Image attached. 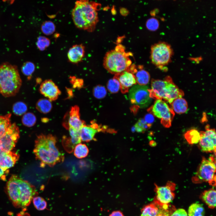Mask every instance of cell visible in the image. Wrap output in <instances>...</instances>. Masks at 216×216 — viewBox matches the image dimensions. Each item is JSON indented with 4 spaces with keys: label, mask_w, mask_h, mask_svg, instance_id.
<instances>
[{
    "label": "cell",
    "mask_w": 216,
    "mask_h": 216,
    "mask_svg": "<svg viewBox=\"0 0 216 216\" xmlns=\"http://www.w3.org/2000/svg\"><path fill=\"white\" fill-rule=\"evenodd\" d=\"M101 4L90 0H78L72 11V18L78 28L88 32H93L98 22V11Z\"/></svg>",
    "instance_id": "obj_1"
},
{
    "label": "cell",
    "mask_w": 216,
    "mask_h": 216,
    "mask_svg": "<svg viewBox=\"0 0 216 216\" xmlns=\"http://www.w3.org/2000/svg\"><path fill=\"white\" fill-rule=\"evenodd\" d=\"M57 142L56 137L51 134H41L37 136L33 152L36 158L40 162L41 167H52L64 160V154L56 146Z\"/></svg>",
    "instance_id": "obj_2"
},
{
    "label": "cell",
    "mask_w": 216,
    "mask_h": 216,
    "mask_svg": "<svg viewBox=\"0 0 216 216\" xmlns=\"http://www.w3.org/2000/svg\"><path fill=\"white\" fill-rule=\"evenodd\" d=\"M6 189L14 206L24 211L38 194L34 186L15 175H12L8 181Z\"/></svg>",
    "instance_id": "obj_3"
},
{
    "label": "cell",
    "mask_w": 216,
    "mask_h": 216,
    "mask_svg": "<svg viewBox=\"0 0 216 216\" xmlns=\"http://www.w3.org/2000/svg\"><path fill=\"white\" fill-rule=\"evenodd\" d=\"M117 43L114 49L106 53L103 60L105 68L115 75L128 70L132 64L130 57L133 56L132 52L126 51L124 46Z\"/></svg>",
    "instance_id": "obj_4"
},
{
    "label": "cell",
    "mask_w": 216,
    "mask_h": 216,
    "mask_svg": "<svg viewBox=\"0 0 216 216\" xmlns=\"http://www.w3.org/2000/svg\"><path fill=\"white\" fill-rule=\"evenodd\" d=\"M22 81L17 67L8 62L0 64V93L10 97L19 92Z\"/></svg>",
    "instance_id": "obj_5"
},
{
    "label": "cell",
    "mask_w": 216,
    "mask_h": 216,
    "mask_svg": "<svg viewBox=\"0 0 216 216\" xmlns=\"http://www.w3.org/2000/svg\"><path fill=\"white\" fill-rule=\"evenodd\" d=\"M151 87L148 90L151 98L163 99L170 104L176 99L184 95L183 92L175 84L170 76L163 80L152 79Z\"/></svg>",
    "instance_id": "obj_6"
},
{
    "label": "cell",
    "mask_w": 216,
    "mask_h": 216,
    "mask_svg": "<svg viewBox=\"0 0 216 216\" xmlns=\"http://www.w3.org/2000/svg\"><path fill=\"white\" fill-rule=\"evenodd\" d=\"M215 161L214 157L212 156L208 159L203 158L193 181L196 183L208 182L212 185L215 186Z\"/></svg>",
    "instance_id": "obj_7"
},
{
    "label": "cell",
    "mask_w": 216,
    "mask_h": 216,
    "mask_svg": "<svg viewBox=\"0 0 216 216\" xmlns=\"http://www.w3.org/2000/svg\"><path fill=\"white\" fill-rule=\"evenodd\" d=\"M172 53L170 46L167 44L161 42L155 44L151 48L152 62L159 68L162 67L170 62Z\"/></svg>",
    "instance_id": "obj_8"
},
{
    "label": "cell",
    "mask_w": 216,
    "mask_h": 216,
    "mask_svg": "<svg viewBox=\"0 0 216 216\" xmlns=\"http://www.w3.org/2000/svg\"><path fill=\"white\" fill-rule=\"evenodd\" d=\"M148 111L161 120V124L165 127L171 126L172 122L175 115L174 111L165 101L157 99Z\"/></svg>",
    "instance_id": "obj_9"
},
{
    "label": "cell",
    "mask_w": 216,
    "mask_h": 216,
    "mask_svg": "<svg viewBox=\"0 0 216 216\" xmlns=\"http://www.w3.org/2000/svg\"><path fill=\"white\" fill-rule=\"evenodd\" d=\"M148 89L145 85H134L129 91V97L131 103L138 107H147L152 101Z\"/></svg>",
    "instance_id": "obj_10"
},
{
    "label": "cell",
    "mask_w": 216,
    "mask_h": 216,
    "mask_svg": "<svg viewBox=\"0 0 216 216\" xmlns=\"http://www.w3.org/2000/svg\"><path fill=\"white\" fill-rule=\"evenodd\" d=\"M19 137V128L14 123L4 135L0 138V149L5 151H11L15 146Z\"/></svg>",
    "instance_id": "obj_11"
},
{
    "label": "cell",
    "mask_w": 216,
    "mask_h": 216,
    "mask_svg": "<svg viewBox=\"0 0 216 216\" xmlns=\"http://www.w3.org/2000/svg\"><path fill=\"white\" fill-rule=\"evenodd\" d=\"M199 141L200 147L201 151L206 152L216 151V136L214 129L210 128L208 125L206 127V131L200 132Z\"/></svg>",
    "instance_id": "obj_12"
},
{
    "label": "cell",
    "mask_w": 216,
    "mask_h": 216,
    "mask_svg": "<svg viewBox=\"0 0 216 216\" xmlns=\"http://www.w3.org/2000/svg\"><path fill=\"white\" fill-rule=\"evenodd\" d=\"M174 183L169 182L165 186H156V197L154 202L159 206L168 204L174 199L175 188Z\"/></svg>",
    "instance_id": "obj_13"
},
{
    "label": "cell",
    "mask_w": 216,
    "mask_h": 216,
    "mask_svg": "<svg viewBox=\"0 0 216 216\" xmlns=\"http://www.w3.org/2000/svg\"><path fill=\"white\" fill-rule=\"evenodd\" d=\"M68 120L65 118L63 123V126L67 129L69 127L80 131L82 128L86 125L84 121L80 118V108L77 105L72 106L70 109Z\"/></svg>",
    "instance_id": "obj_14"
},
{
    "label": "cell",
    "mask_w": 216,
    "mask_h": 216,
    "mask_svg": "<svg viewBox=\"0 0 216 216\" xmlns=\"http://www.w3.org/2000/svg\"><path fill=\"white\" fill-rule=\"evenodd\" d=\"M40 93L50 101L56 100L61 94V92L58 86L51 80L44 81L39 88Z\"/></svg>",
    "instance_id": "obj_15"
},
{
    "label": "cell",
    "mask_w": 216,
    "mask_h": 216,
    "mask_svg": "<svg viewBox=\"0 0 216 216\" xmlns=\"http://www.w3.org/2000/svg\"><path fill=\"white\" fill-rule=\"evenodd\" d=\"M70 136L63 137L62 145L65 150L69 153L72 152L75 146L81 142L80 131L69 127L68 130Z\"/></svg>",
    "instance_id": "obj_16"
},
{
    "label": "cell",
    "mask_w": 216,
    "mask_h": 216,
    "mask_svg": "<svg viewBox=\"0 0 216 216\" xmlns=\"http://www.w3.org/2000/svg\"><path fill=\"white\" fill-rule=\"evenodd\" d=\"M114 77L118 80L121 90L123 94L128 92L129 88L136 83L134 74L128 70L115 74Z\"/></svg>",
    "instance_id": "obj_17"
},
{
    "label": "cell",
    "mask_w": 216,
    "mask_h": 216,
    "mask_svg": "<svg viewBox=\"0 0 216 216\" xmlns=\"http://www.w3.org/2000/svg\"><path fill=\"white\" fill-rule=\"evenodd\" d=\"M19 158L17 153L0 149V166L5 171L14 166Z\"/></svg>",
    "instance_id": "obj_18"
},
{
    "label": "cell",
    "mask_w": 216,
    "mask_h": 216,
    "mask_svg": "<svg viewBox=\"0 0 216 216\" xmlns=\"http://www.w3.org/2000/svg\"><path fill=\"white\" fill-rule=\"evenodd\" d=\"M102 130V129L94 122H92L90 125H84L80 130V135L81 141L88 142L94 140L96 133Z\"/></svg>",
    "instance_id": "obj_19"
},
{
    "label": "cell",
    "mask_w": 216,
    "mask_h": 216,
    "mask_svg": "<svg viewBox=\"0 0 216 216\" xmlns=\"http://www.w3.org/2000/svg\"><path fill=\"white\" fill-rule=\"evenodd\" d=\"M85 52V47L82 44L74 45L68 51L67 54L68 59L72 63H78L84 58Z\"/></svg>",
    "instance_id": "obj_20"
},
{
    "label": "cell",
    "mask_w": 216,
    "mask_h": 216,
    "mask_svg": "<svg viewBox=\"0 0 216 216\" xmlns=\"http://www.w3.org/2000/svg\"><path fill=\"white\" fill-rule=\"evenodd\" d=\"M215 190L214 189L205 190L201 195L202 200L211 208H214L216 206Z\"/></svg>",
    "instance_id": "obj_21"
},
{
    "label": "cell",
    "mask_w": 216,
    "mask_h": 216,
    "mask_svg": "<svg viewBox=\"0 0 216 216\" xmlns=\"http://www.w3.org/2000/svg\"><path fill=\"white\" fill-rule=\"evenodd\" d=\"M170 104L173 111L178 114L185 113L188 109L187 102L182 98L176 99Z\"/></svg>",
    "instance_id": "obj_22"
},
{
    "label": "cell",
    "mask_w": 216,
    "mask_h": 216,
    "mask_svg": "<svg viewBox=\"0 0 216 216\" xmlns=\"http://www.w3.org/2000/svg\"><path fill=\"white\" fill-rule=\"evenodd\" d=\"M137 68L139 70H137L135 75L136 82L140 85H145L147 84L150 79L149 73L143 69L142 65H139Z\"/></svg>",
    "instance_id": "obj_23"
},
{
    "label": "cell",
    "mask_w": 216,
    "mask_h": 216,
    "mask_svg": "<svg viewBox=\"0 0 216 216\" xmlns=\"http://www.w3.org/2000/svg\"><path fill=\"white\" fill-rule=\"evenodd\" d=\"M36 109L39 112L44 114L49 112L52 108L51 101L48 99L42 98L39 99L36 105Z\"/></svg>",
    "instance_id": "obj_24"
},
{
    "label": "cell",
    "mask_w": 216,
    "mask_h": 216,
    "mask_svg": "<svg viewBox=\"0 0 216 216\" xmlns=\"http://www.w3.org/2000/svg\"><path fill=\"white\" fill-rule=\"evenodd\" d=\"M11 114L8 113L4 116H0V138L5 133L11 126Z\"/></svg>",
    "instance_id": "obj_25"
},
{
    "label": "cell",
    "mask_w": 216,
    "mask_h": 216,
    "mask_svg": "<svg viewBox=\"0 0 216 216\" xmlns=\"http://www.w3.org/2000/svg\"><path fill=\"white\" fill-rule=\"evenodd\" d=\"M205 214V209L200 204L197 203H193L188 208V216H204Z\"/></svg>",
    "instance_id": "obj_26"
},
{
    "label": "cell",
    "mask_w": 216,
    "mask_h": 216,
    "mask_svg": "<svg viewBox=\"0 0 216 216\" xmlns=\"http://www.w3.org/2000/svg\"><path fill=\"white\" fill-rule=\"evenodd\" d=\"M159 205L155 202L146 206L142 210L141 216H157Z\"/></svg>",
    "instance_id": "obj_27"
},
{
    "label": "cell",
    "mask_w": 216,
    "mask_h": 216,
    "mask_svg": "<svg viewBox=\"0 0 216 216\" xmlns=\"http://www.w3.org/2000/svg\"><path fill=\"white\" fill-rule=\"evenodd\" d=\"M184 136L187 141L191 144L198 143L200 139V132L194 129L188 131Z\"/></svg>",
    "instance_id": "obj_28"
},
{
    "label": "cell",
    "mask_w": 216,
    "mask_h": 216,
    "mask_svg": "<svg viewBox=\"0 0 216 216\" xmlns=\"http://www.w3.org/2000/svg\"><path fill=\"white\" fill-rule=\"evenodd\" d=\"M74 149V154L78 158H82L86 157L89 152V150L86 145L80 143L76 145Z\"/></svg>",
    "instance_id": "obj_29"
},
{
    "label": "cell",
    "mask_w": 216,
    "mask_h": 216,
    "mask_svg": "<svg viewBox=\"0 0 216 216\" xmlns=\"http://www.w3.org/2000/svg\"><path fill=\"white\" fill-rule=\"evenodd\" d=\"M41 29L44 34L49 35L54 32L56 30V26L52 22L50 21H46L42 24Z\"/></svg>",
    "instance_id": "obj_30"
},
{
    "label": "cell",
    "mask_w": 216,
    "mask_h": 216,
    "mask_svg": "<svg viewBox=\"0 0 216 216\" xmlns=\"http://www.w3.org/2000/svg\"><path fill=\"white\" fill-rule=\"evenodd\" d=\"M22 121L24 125L28 127H31L35 124L36 118L33 113L28 112L24 115L22 119Z\"/></svg>",
    "instance_id": "obj_31"
},
{
    "label": "cell",
    "mask_w": 216,
    "mask_h": 216,
    "mask_svg": "<svg viewBox=\"0 0 216 216\" xmlns=\"http://www.w3.org/2000/svg\"><path fill=\"white\" fill-rule=\"evenodd\" d=\"M120 85L118 79L114 77L108 82L107 87L108 91L112 93L117 92L120 88Z\"/></svg>",
    "instance_id": "obj_32"
},
{
    "label": "cell",
    "mask_w": 216,
    "mask_h": 216,
    "mask_svg": "<svg viewBox=\"0 0 216 216\" xmlns=\"http://www.w3.org/2000/svg\"><path fill=\"white\" fill-rule=\"evenodd\" d=\"M26 105L22 102H18L15 103L13 106V111L16 115L21 116L27 111Z\"/></svg>",
    "instance_id": "obj_33"
},
{
    "label": "cell",
    "mask_w": 216,
    "mask_h": 216,
    "mask_svg": "<svg viewBox=\"0 0 216 216\" xmlns=\"http://www.w3.org/2000/svg\"><path fill=\"white\" fill-rule=\"evenodd\" d=\"M50 41L47 38L43 36H40L38 38L36 45L40 51H44L50 45Z\"/></svg>",
    "instance_id": "obj_34"
},
{
    "label": "cell",
    "mask_w": 216,
    "mask_h": 216,
    "mask_svg": "<svg viewBox=\"0 0 216 216\" xmlns=\"http://www.w3.org/2000/svg\"><path fill=\"white\" fill-rule=\"evenodd\" d=\"M93 94L94 96L96 98L101 99L106 96V90L104 87L99 85L94 87Z\"/></svg>",
    "instance_id": "obj_35"
},
{
    "label": "cell",
    "mask_w": 216,
    "mask_h": 216,
    "mask_svg": "<svg viewBox=\"0 0 216 216\" xmlns=\"http://www.w3.org/2000/svg\"><path fill=\"white\" fill-rule=\"evenodd\" d=\"M32 200L34 206L38 210H42L46 208V202L42 197L36 196L33 198Z\"/></svg>",
    "instance_id": "obj_36"
},
{
    "label": "cell",
    "mask_w": 216,
    "mask_h": 216,
    "mask_svg": "<svg viewBox=\"0 0 216 216\" xmlns=\"http://www.w3.org/2000/svg\"><path fill=\"white\" fill-rule=\"evenodd\" d=\"M151 125L147 124L144 119L140 118L134 125V129L137 132H144L149 128Z\"/></svg>",
    "instance_id": "obj_37"
},
{
    "label": "cell",
    "mask_w": 216,
    "mask_h": 216,
    "mask_svg": "<svg viewBox=\"0 0 216 216\" xmlns=\"http://www.w3.org/2000/svg\"><path fill=\"white\" fill-rule=\"evenodd\" d=\"M35 69V66L34 63L28 62L25 63L23 64L21 68V70L24 75L29 76L34 72Z\"/></svg>",
    "instance_id": "obj_38"
},
{
    "label": "cell",
    "mask_w": 216,
    "mask_h": 216,
    "mask_svg": "<svg viewBox=\"0 0 216 216\" xmlns=\"http://www.w3.org/2000/svg\"><path fill=\"white\" fill-rule=\"evenodd\" d=\"M159 26L158 20L153 17L147 20L146 23L147 28L151 31H155L158 29Z\"/></svg>",
    "instance_id": "obj_39"
},
{
    "label": "cell",
    "mask_w": 216,
    "mask_h": 216,
    "mask_svg": "<svg viewBox=\"0 0 216 216\" xmlns=\"http://www.w3.org/2000/svg\"><path fill=\"white\" fill-rule=\"evenodd\" d=\"M168 204L159 206V210L157 216H171L173 211Z\"/></svg>",
    "instance_id": "obj_40"
},
{
    "label": "cell",
    "mask_w": 216,
    "mask_h": 216,
    "mask_svg": "<svg viewBox=\"0 0 216 216\" xmlns=\"http://www.w3.org/2000/svg\"><path fill=\"white\" fill-rule=\"evenodd\" d=\"M70 82L74 88L80 89L83 86L84 82L82 79L77 78L75 76H71L70 77Z\"/></svg>",
    "instance_id": "obj_41"
},
{
    "label": "cell",
    "mask_w": 216,
    "mask_h": 216,
    "mask_svg": "<svg viewBox=\"0 0 216 216\" xmlns=\"http://www.w3.org/2000/svg\"><path fill=\"white\" fill-rule=\"evenodd\" d=\"M171 216H188L185 210L182 208H179L173 212Z\"/></svg>",
    "instance_id": "obj_42"
},
{
    "label": "cell",
    "mask_w": 216,
    "mask_h": 216,
    "mask_svg": "<svg viewBox=\"0 0 216 216\" xmlns=\"http://www.w3.org/2000/svg\"><path fill=\"white\" fill-rule=\"evenodd\" d=\"M144 119L147 124L151 125L154 121V118L152 114L149 113L145 116Z\"/></svg>",
    "instance_id": "obj_43"
},
{
    "label": "cell",
    "mask_w": 216,
    "mask_h": 216,
    "mask_svg": "<svg viewBox=\"0 0 216 216\" xmlns=\"http://www.w3.org/2000/svg\"><path fill=\"white\" fill-rule=\"evenodd\" d=\"M109 216H124L122 213L120 211H117L112 212Z\"/></svg>",
    "instance_id": "obj_44"
},
{
    "label": "cell",
    "mask_w": 216,
    "mask_h": 216,
    "mask_svg": "<svg viewBox=\"0 0 216 216\" xmlns=\"http://www.w3.org/2000/svg\"><path fill=\"white\" fill-rule=\"evenodd\" d=\"M7 172V171H4L0 166V178L5 180L6 178L5 174Z\"/></svg>",
    "instance_id": "obj_45"
},
{
    "label": "cell",
    "mask_w": 216,
    "mask_h": 216,
    "mask_svg": "<svg viewBox=\"0 0 216 216\" xmlns=\"http://www.w3.org/2000/svg\"><path fill=\"white\" fill-rule=\"evenodd\" d=\"M120 13L122 15L126 16L128 14L129 12L127 9L122 8L120 10Z\"/></svg>",
    "instance_id": "obj_46"
},
{
    "label": "cell",
    "mask_w": 216,
    "mask_h": 216,
    "mask_svg": "<svg viewBox=\"0 0 216 216\" xmlns=\"http://www.w3.org/2000/svg\"><path fill=\"white\" fill-rule=\"evenodd\" d=\"M16 216H30L29 214L23 211L18 213Z\"/></svg>",
    "instance_id": "obj_47"
},
{
    "label": "cell",
    "mask_w": 216,
    "mask_h": 216,
    "mask_svg": "<svg viewBox=\"0 0 216 216\" xmlns=\"http://www.w3.org/2000/svg\"><path fill=\"white\" fill-rule=\"evenodd\" d=\"M3 2H6L7 1L8 2H9V3L10 4H13L15 0H2Z\"/></svg>",
    "instance_id": "obj_48"
},
{
    "label": "cell",
    "mask_w": 216,
    "mask_h": 216,
    "mask_svg": "<svg viewBox=\"0 0 216 216\" xmlns=\"http://www.w3.org/2000/svg\"><path fill=\"white\" fill-rule=\"evenodd\" d=\"M41 120L43 122H47L48 121L49 119L47 118H43Z\"/></svg>",
    "instance_id": "obj_49"
}]
</instances>
